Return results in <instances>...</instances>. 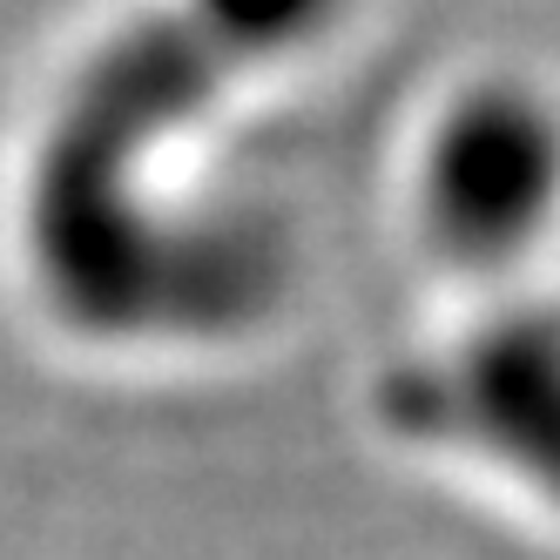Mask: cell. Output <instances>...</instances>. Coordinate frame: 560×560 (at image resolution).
<instances>
[]
</instances>
